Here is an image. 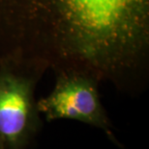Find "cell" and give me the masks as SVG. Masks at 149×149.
I'll return each mask as SVG.
<instances>
[{
  "instance_id": "cell-1",
  "label": "cell",
  "mask_w": 149,
  "mask_h": 149,
  "mask_svg": "<svg viewBox=\"0 0 149 149\" xmlns=\"http://www.w3.org/2000/svg\"><path fill=\"white\" fill-rule=\"evenodd\" d=\"M149 0H0V58L80 71L123 91L145 76Z\"/></svg>"
},
{
  "instance_id": "cell-2",
  "label": "cell",
  "mask_w": 149,
  "mask_h": 149,
  "mask_svg": "<svg viewBox=\"0 0 149 149\" xmlns=\"http://www.w3.org/2000/svg\"><path fill=\"white\" fill-rule=\"evenodd\" d=\"M42 72L0 58V147L27 149L41 126L34 91Z\"/></svg>"
},
{
  "instance_id": "cell-3",
  "label": "cell",
  "mask_w": 149,
  "mask_h": 149,
  "mask_svg": "<svg viewBox=\"0 0 149 149\" xmlns=\"http://www.w3.org/2000/svg\"><path fill=\"white\" fill-rule=\"evenodd\" d=\"M99 83L93 76L83 72H58L52 93L37 101L38 111L47 121L57 119L80 121L102 129L114 141L112 123L101 102Z\"/></svg>"
},
{
  "instance_id": "cell-4",
  "label": "cell",
  "mask_w": 149,
  "mask_h": 149,
  "mask_svg": "<svg viewBox=\"0 0 149 149\" xmlns=\"http://www.w3.org/2000/svg\"><path fill=\"white\" fill-rule=\"evenodd\" d=\"M0 149H2V148H1V147H0Z\"/></svg>"
}]
</instances>
